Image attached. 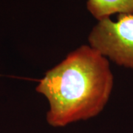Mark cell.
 Wrapping results in <instances>:
<instances>
[{
    "mask_svg": "<svg viewBox=\"0 0 133 133\" xmlns=\"http://www.w3.org/2000/svg\"><path fill=\"white\" fill-rule=\"evenodd\" d=\"M113 87V75L107 58L83 45L48 70L36 91L49 101L47 122L62 127L98 115Z\"/></svg>",
    "mask_w": 133,
    "mask_h": 133,
    "instance_id": "obj_1",
    "label": "cell"
},
{
    "mask_svg": "<svg viewBox=\"0 0 133 133\" xmlns=\"http://www.w3.org/2000/svg\"><path fill=\"white\" fill-rule=\"evenodd\" d=\"M88 41L103 56L133 70V14H119L115 22L109 17L99 20Z\"/></svg>",
    "mask_w": 133,
    "mask_h": 133,
    "instance_id": "obj_2",
    "label": "cell"
},
{
    "mask_svg": "<svg viewBox=\"0 0 133 133\" xmlns=\"http://www.w3.org/2000/svg\"><path fill=\"white\" fill-rule=\"evenodd\" d=\"M87 7L98 21L115 14H133V0H88Z\"/></svg>",
    "mask_w": 133,
    "mask_h": 133,
    "instance_id": "obj_3",
    "label": "cell"
}]
</instances>
